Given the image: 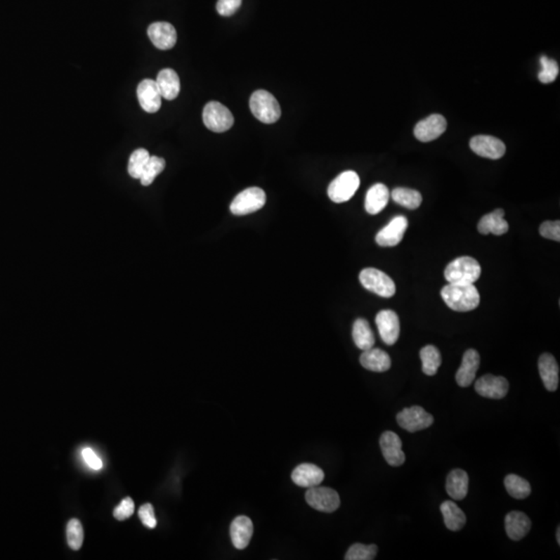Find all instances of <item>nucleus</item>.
I'll use <instances>...</instances> for the list:
<instances>
[{
    "label": "nucleus",
    "mask_w": 560,
    "mask_h": 560,
    "mask_svg": "<svg viewBox=\"0 0 560 560\" xmlns=\"http://www.w3.org/2000/svg\"><path fill=\"white\" fill-rule=\"evenodd\" d=\"M420 359L422 363V372L426 376H435L442 363L440 351L435 346H426L420 350Z\"/></svg>",
    "instance_id": "nucleus-30"
},
{
    "label": "nucleus",
    "mask_w": 560,
    "mask_h": 560,
    "mask_svg": "<svg viewBox=\"0 0 560 560\" xmlns=\"http://www.w3.org/2000/svg\"><path fill=\"white\" fill-rule=\"evenodd\" d=\"M202 119L204 126L216 133L226 132L234 125L232 112L219 102H209L204 106Z\"/></svg>",
    "instance_id": "nucleus-7"
},
{
    "label": "nucleus",
    "mask_w": 560,
    "mask_h": 560,
    "mask_svg": "<svg viewBox=\"0 0 560 560\" xmlns=\"http://www.w3.org/2000/svg\"><path fill=\"white\" fill-rule=\"evenodd\" d=\"M481 267L476 259L471 256H461L448 263L444 276L448 283H465L470 285L481 278Z\"/></svg>",
    "instance_id": "nucleus-2"
},
{
    "label": "nucleus",
    "mask_w": 560,
    "mask_h": 560,
    "mask_svg": "<svg viewBox=\"0 0 560 560\" xmlns=\"http://www.w3.org/2000/svg\"><path fill=\"white\" fill-rule=\"evenodd\" d=\"M82 457H84V461H86V465L91 467V469L100 470L103 467V463H102L101 459L96 455V452H93L91 448H84V450H82Z\"/></svg>",
    "instance_id": "nucleus-42"
},
{
    "label": "nucleus",
    "mask_w": 560,
    "mask_h": 560,
    "mask_svg": "<svg viewBox=\"0 0 560 560\" xmlns=\"http://www.w3.org/2000/svg\"><path fill=\"white\" fill-rule=\"evenodd\" d=\"M139 519H141L143 524L150 529H154L157 526V520L155 517L154 507L150 503H145L143 507H141L138 512Z\"/></svg>",
    "instance_id": "nucleus-41"
},
{
    "label": "nucleus",
    "mask_w": 560,
    "mask_h": 560,
    "mask_svg": "<svg viewBox=\"0 0 560 560\" xmlns=\"http://www.w3.org/2000/svg\"><path fill=\"white\" fill-rule=\"evenodd\" d=\"M252 115L263 124H273L280 119L281 109L276 98L269 91L259 89L252 93L249 101Z\"/></svg>",
    "instance_id": "nucleus-3"
},
{
    "label": "nucleus",
    "mask_w": 560,
    "mask_h": 560,
    "mask_svg": "<svg viewBox=\"0 0 560 560\" xmlns=\"http://www.w3.org/2000/svg\"><path fill=\"white\" fill-rule=\"evenodd\" d=\"M504 486L509 495L516 499H525L531 494V486L519 475H507L504 478Z\"/></svg>",
    "instance_id": "nucleus-32"
},
{
    "label": "nucleus",
    "mask_w": 560,
    "mask_h": 560,
    "mask_svg": "<svg viewBox=\"0 0 560 560\" xmlns=\"http://www.w3.org/2000/svg\"><path fill=\"white\" fill-rule=\"evenodd\" d=\"M266 204V193L259 187H250L237 194L230 204V212L236 216L252 214L263 208Z\"/></svg>",
    "instance_id": "nucleus-6"
},
{
    "label": "nucleus",
    "mask_w": 560,
    "mask_h": 560,
    "mask_svg": "<svg viewBox=\"0 0 560 560\" xmlns=\"http://www.w3.org/2000/svg\"><path fill=\"white\" fill-rule=\"evenodd\" d=\"M150 152L145 149H138L131 154L128 163V173L133 178H141L148 161L150 160Z\"/></svg>",
    "instance_id": "nucleus-34"
},
{
    "label": "nucleus",
    "mask_w": 560,
    "mask_h": 560,
    "mask_svg": "<svg viewBox=\"0 0 560 560\" xmlns=\"http://www.w3.org/2000/svg\"><path fill=\"white\" fill-rule=\"evenodd\" d=\"M156 84L162 98L169 101L176 99L180 93V78L173 69H164L159 72Z\"/></svg>",
    "instance_id": "nucleus-26"
},
{
    "label": "nucleus",
    "mask_w": 560,
    "mask_h": 560,
    "mask_svg": "<svg viewBox=\"0 0 560 560\" xmlns=\"http://www.w3.org/2000/svg\"><path fill=\"white\" fill-rule=\"evenodd\" d=\"M359 186L360 178L358 174L353 171H344L329 185V198L337 204L348 202L358 190Z\"/></svg>",
    "instance_id": "nucleus-5"
},
{
    "label": "nucleus",
    "mask_w": 560,
    "mask_h": 560,
    "mask_svg": "<svg viewBox=\"0 0 560 560\" xmlns=\"http://www.w3.org/2000/svg\"><path fill=\"white\" fill-rule=\"evenodd\" d=\"M408 226V219L405 216H396L377 234V244L382 247H394L398 245L402 242Z\"/></svg>",
    "instance_id": "nucleus-10"
},
{
    "label": "nucleus",
    "mask_w": 560,
    "mask_h": 560,
    "mask_svg": "<svg viewBox=\"0 0 560 560\" xmlns=\"http://www.w3.org/2000/svg\"><path fill=\"white\" fill-rule=\"evenodd\" d=\"M396 422L404 430L415 433L430 428L433 424L434 417L422 407L413 406L403 409L398 413Z\"/></svg>",
    "instance_id": "nucleus-9"
},
{
    "label": "nucleus",
    "mask_w": 560,
    "mask_h": 560,
    "mask_svg": "<svg viewBox=\"0 0 560 560\" xmlns=\"http://www.w3.org/2000/svg\"><path fill=\"white\" fill-rule=\"evenodd\" d=\"M559 535H560V529L559 528V529H557V542H559V544H560V537H559Z\"/></svg>",
    "instance_id": "nucleus-43"
},
{
    "label": "nucleus",
    "mask_w": 560,
    "mask_h": 560,
    "mask_svg": "<svg viewBox=\"0 0 560 560\" xmlns=\"http://www.w3.org/2000/svg\"><path fill=\"white\" fill-rule=\"evenodd\" d=\"M241 4L242 0H218L216 8L221 16L230 17L239 10Z\"/></svg>",
    "instance_id": "nucleus-40"
},
{
    "label": "nucleus",
    "mask_w": 560,
    "mask_h": 560,
    "mask_svg": "<svg viewBox=\"0 0 560 560\" xmlns=\"http://www.w3.org/2000/svg\"><path fill=\"white\" fill-rule=\"evenodd\" d=\"M150 40L160 50H169L176 43V32L173 24L169 22H155L148 28Z\"/></svg>",
    "instance_id": "nucleus-17"
},
{
    "label": "nucleus",
    "mask_w": 560,
    "mask_h": 560,
    "mask_svg": "<svg viewBox=\"0 0 560 560\" xmlns=\"http://www.w3.org/2000/svg\"><path fill=\"white\" fill-rule=\"evenodd\" d=\"M441 297L450 308L466 313L477 308L481 296L474 283H448L441 289Z\"/></svg>",
    "instance_id": "nucleus-1"
},
{
    "label": "nucleus",
    "mask_w": 560,
    "mask_h": 560,
    "mask_svg": "<svg viewBox=\"0 0 560 560\" xmlns=\"http://www.w3.org/2000/svg\"><path fill=\"white\" fill-rule=\"evenodd\" d=\"M376 324L381 339L386 345L392 346L398 341L401 331L400 319L393 311H381L377 315Z\"/></svg>",
    "instance_id": "nucleus-13"
},
{
    "label": "nucleus",
    "mask_w": 560,
    "mask_h": 560,
    "mask_svg": "<svg viewBox=\"0 0 560 560\" xmlns=\"http://www.w3.org/2000/svg\"><path fill=\"white\" fill-rule=\"evenodd\" d=\"M353 341L357 348L363 351L374 348L375 335L367 320L357 319L353 325Z\"/></svg>",
    "instance_id": "nucleus-29"
},
{
    "label": "nucleus",
    "mask_w": 560,
    "mask_h": 560,
    "mask_svg": "<svg viewBox=\"0 0 560 560\" xmlns=\"http://www.w3.org/2000/svg\"><path fill=\"white\" fill-rule=\"evenodd\" d=\"M539 372L548 391H555L559 384V367L553 355L545 353L539 359Z\"/></svg>",
    "instance_id": "nucleus-21"
},
{
    "label": "nucleus",
    "mask_w": 560,
    "mask_h": 560,
    "mask_svg": "<svg viewBox=\"0 0 560 560\" xmlns=\"http://www.w3.org/2000/svg\"><path fill=\"white\" fill-rule=\"evenodd\" d=\"M440 509H441V513L443 515L445 526L450 530L459 531L465 526V514L453 501H444Z\"/></svg>",
    "instance_id": "nucleus-28"
},
{
    "label": "nucleus",
    "mask_w": 560,
    "mask_h": 560,
    "mask_svg": "<svg viewBox=\"0 0 560 560\" xmlns=\"http://www.w3.org/2000/svg\"><path fill=\"white\" fill-rule=\"evenodd\" d=\"M325 474L321 468L313 464H301L292 472V481L302 488L315 487L324 481Z\"/></svg>",
    "instance_id": "nucleus-19"
},
{
    "label": "nucleus",
    "mask_w": 560,
    "mask_h": 560,
    "mask_svg": "<svg viewBox=\"0 0 560 560\" xmlns=\"http://www.w3.org/2000/svg\"><path fill=\"white\" fill-rule=\"evenodd\" d=\"M165 169V160L160 157L151 156L150 160L148 161L145 165L143 173L141 174V184L143 186H150L152 184L155 178L159 176Z\"/></svg>",
    "instance_id": "nucleus-33"
},
{
    "label": "nucleus",
    "mask_w": 560,
    "mask_h": 560,
    "mask_svg": "<svg viewBox=\"0 0 560 560\" xmlns=\"http://www.w3.org/2000/svg\"><path fill=\"white\" fill-rule=\"evenodd\" d=\"M391 197L396 204L405 207L409 210L419 208L422 202V194L417 190L409 188H396L391 193Z\"/></svg>",
    "instance_id": "nucleus-31"
},
{
    "label": "nucleus",
    "mask_w": 560,
    "mask_h": 560,
    "mask_svg": "<svg viewBox=\"0 0 560 560\" xmlns=\"http://www.w3.org/2000/svg\"><path fill=\"white\" fill-rule=\"evenodd\" d=\"M540 236L553 241H560V221H545L540 226Z\"/></svg>",
    "instance_id": "nucleus-39"
},
{
    "label": "nucleus",
    "mask_w": 560,
    "mask_h": 560,
    "mask_svg": "<svg viewBox=\"0 0 560 560\" xmlns=\"http://www.w3.org/2000/svg\"><path fill=\"white\" fill-rule=\"evenodd\" d=\"M530 528V519L522 512H511L505 517V530L511 540H522Z\"/></svg>",
    "instance_id": "nucleus-23"
},
{
    "label": "nucleus",
    "mask_w": 560,
    "mask_h": 560,
    "mask_svg": "<svg viewBox=\"0 0 560 560\" xmlns=\"http://www.w3.org/2000/svg\"><path fill=\"white\" fill-rule=\"evenodd\" d=\"M306 502L313 509L323 513H333L341 505V498L335 490L327 487L309 488L305 494Z\"/></svg>",
    "instance_id": "nucleus-8"
},
{
    "label": "nucleus",
    "mask_w": 560,
    "mask_h": 560,
    "mask_svg": "<svg viewBox=\"0 0 560 560\" xmlns=\"http://www.w3.org/2000/svg\"><path fill=\"white\" fill-rule=\"evenodd\" d=\"M381 450L385 460L392 467H398L405 463L406 455L402 450V440L393 431H387L380 438Z\"/></svg>",
    "instance_id": "nucleus-15"
},
{
    "label": "nucleus",
    "mask_w": 560,
    "mask_h": 560,
    "mask_svg": "<svg viewBox=\"0 0 560 560\" xmlns=\"http://www.w3.org/2000/svg\"><path fill=\"white\" fill-rule=\"evenodd\" d=\"M230 535L235 548L243 550L249 545L254 535L252 521L246 516H239L230 524Z\"/></svg>",
    "instance_id": "nucleus-20"
},
{
    "label": "nucleus",
    "mask_w": 560,
    "mask_h": 560,
    "mask_svg": "<svg viewBox=\"0 0 560 560\" xmlns=\"http://www.w3.org/2000/svg\"><path fill=\"white\" fill-rule=\"evenodd\" d=\"M389 197V190L384 184H375L368 189L365 196V210L370 215L379 214L387 206Z\"/></svg>",
    "instance_id": "nucleus-25"
},
{
    "label": "nucleus",
    "mask_w": 560,
    "mask_h": 560,
    "mask_svg": "<svg viewBox=\"0 0 560 560\" xmlns=\"http://www.w3.org/2000/svg\"><path fill=\"white\" fill-rule=\"evenodd\" d=\"M448 123L441 115H431L420 121L414 128V135L422 143L435 141L445 132Z\"/></svg>",
    "instance_id": "nucleus-14"
},
{
    "label": "nucleus",
    "mask_w": 560,
    "mask_h": 560,
    "mask_svg": "<svg viewBox=\"0 0 560 560\" xmlns=\"http://www.w3.org/2000/svg\"><path fill=\"white\" fill-rule=\"evenodd\" d=\"M360 363L365 370L375 372H387L391 367V359L385 351L381 349H368L363 351Z\"/></svg>",
    "instance_id": "nucleus-24"
},
{
    "label": "nucleus",
    "mask_w": 560,
    "mask_h": 560,
    "mask_svg": "<svg viewBox=\"0 0 560 560\" xmlns=\"http://www.w3.org/2000/svg\"><path fill=\"white\" fill-rule=\"evenodd\" d=\"M477 230L481 235L493 234L501 236L507 234L509 232V223L504 219V211L502 209H497L494 212L483 216L479 220Z\"/></svg>",
    "instance_id": "nucleus-22"
},
{
    "label": "nucleus",
    "mask_w": 560,
    "mask_h": 560,
    "mask_svg": "<svg viewBox=\"0 0 560 560\" xmlns=\"http://www.w3.org/2000/svg\"><path fill=\"white\" fill-rule=\"evenodd\" d=\"M359 280L365 289L383 298H390L396 294L394 281L384 272L375 268L363 269L359 274Z\"/></svg>",
    "instance_id": "nucleus-4"
},
{
    "label": "nucleus",
    "mask_w": 560,
    "mask_h": 560,
    "mask_svg": "<svg viewBox=\"0 0 560 560\" xmlns=\"http://www.w3.org/2000/svg\"><path fill=\"white\" fill-rule=\"evenodd\" d=\"M470 148L478 156L492 160L502 158L507 151L503 141L490 135H477L472 137Z\"/></svg>",
    "instance_id": "nucleus-11"
},
{
    "label": "nucleus",
    "mask_w": 560,
    "mask_h": 560,
    "mask_svg": "<svg viewBox=\"0 0 560 560\" xmlns=\"http://www.w3.org/2000/svg\"><path fill=\"white\" fill-rule=\"evenodd\" d=\"M469 477L467 472L455 469L448 474L446 479V492L453 500H463L468 494Z\"/></svg>",
    "instance_id": "nucleus-27"
},
{
    "label": "nucleus",
    "mask_w": 560,
    "mask_h": 560,
    "mask_svg": "<svg viewBox=\"0 0 560 560\" xmlns=\"http://www.w3.org/2000/svg\"><path fill=\"white\" fill-rule=\"evenodd\" d=\"M137 98L141 108L148 113H155L161 108L162 96L156 80L145 79L137 87Z\"/></svg>",
    "instance_id": "nucleus-16"
},
{
    "label": "nucleus",
    "mask_w": 560,
    "mask_h": 560,
    "mask_svg": "<svg viewBox=\"0 0 560 560\" xmlns=\"http://www.w3.org/2000/svg\"><path fill=\"white\" fill-rule=\"evenodd\" d=\"M84 533L82 523L77 519H72L67 526V545L72 550H79L84 544Z\"/></svg>",
    "instance_id": "nucleus-35"
},
{
    "label": "nucleus",
    "mask_w": 560,
    "mask_h": 560,
    "mask_svg": "<svg viewBox=\"0 0 560 560\" xmlns=\"http://www.w3.org/2000/svg\"><path fill=\"white\" fill-rule=\"evenodd\" d=\"M135 505L130 497H126L113 512V516L117 520L125 521L134 514Z\"/></svg>",
    "instance_id": "nucleus-38"
},
{
    "label": "nucleus",
    "mask_w": 560,
    "mask_h": 560,
    "mask_svg": "<svg viewBox=\"0 0 560 560\" xmlns=\"http://www.w3.org/2000/svg\"><path fill=\"white\" fill-rule=\"evenodd\" d=\"M481 363V357H479L478 352L470 349L466 351L462 360L461 367L457 370L455 374V381L457 385L461 387H468L474 382L475 376H476L477 370Z\"/></svg>",
    "instance_id": "nucleus-18"
},
{
    "label": "nucleus",
    "mask_w": 560,
    "mask_h": 560,
    "mask_svg": "<svg viewBox=\"0 0 560 560\" xmlns=\"http://www.w3.org/2000/svg\"><path fill=\"white\" fill-rule=\"evenodd\" d=\"M475 391L483 398L500 400L509 392V381L504 377L485 375L475 382Z\"/></svg>",
    "instance_id": "nucleus-12"
},
{
    "label": "nucleus",
    "mask_w": 560,
    "mask_h": 560,
    "mask_svg": "<svg viewBox=\"0 0 560 560\" xmlns=\"http://www.w3.org/2000/svg\"><path fill=\"white\" fill-rule=\"evenodd\" d=\"M540 63L542 65V70L539 73L540 82L545 84L555 82L559 74V64L554 60H551L545 56L540 58Z\"/></svg>",
    "instance_id": "nucleus-37"
},
{
    "label": "nucleus",
    "mask_w": 560,
    "mask_h": 560,
    "mask_svg": "<svg viewBox=\"0 0 560 560\" xmlns=\"http://www.w3.org/2000/svg\"><path fill=\"white\" fill-rule=\"evenodd\" d=\"M378 547L376 545L354 544L349 548L346 560H372L376 559Z\"/></svg>",
    "instance_id": "nucleus-36"
}]
</instances>
